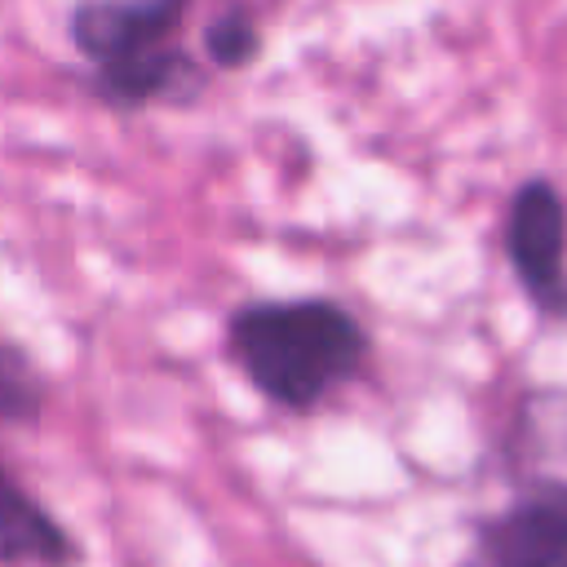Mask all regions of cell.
<instances>
[{"instance_id": "obj_1", "label": "cell", "mask_w": 567, "mask_h": 567, "mask_svg": "<svg viewBox=\"0 0 567 567\" xmlns=\"http://www.w3.org/2000/svg\"><path fill=\"white\" fill-rule=\"evenodd\" d=\"M221 354L284 416H315L372 368V328L341 297H248L221 319Z\"/></svg>"}, {"instance_id": "obj_2", "label": "cell", "mask_w": 567, "mask_h": 567, "mask_svg": "<svg viewBox=\"0 0 567 567\" xmlns=\"http://www.w3.org/2000/svg\"><path fill=\"white\" fill-rule=\"evenodd\" d=\"M195 0H71L66 44L84 89L106 111L190 106L208 89V62L186 44Z\"/></svg>"}, {"instance_id": "obj_3", "label": "cell", "mask_w": 567, "mask_h": 567, "mask_svg": "<svg viewBox=\"0 0 567 567\" xmlns=\"http://www.w3.org/2000/svg\"><path fill=\"white\" fill-rule=\"evenodd\" d=\"M501 257L523 306L567 328V195L549 173H527L501 208Z\"/></svg>"}, {"instance_id": "obj_4", "label": "cell", "mask_w": 567, "mask_h": 567, "mask_svg": "<svg viewBox=\"0 0 567 567\" xmlns=\"http://www.w3.org/2000/svg\"><path fill=\"white\" fill-rule=\"evenodd\" d=\"M452 567H567V478H518L505 505L470 523Z\"/></svg>"}, {"instance_id": "obj_5", "label": "cell", "mask_w": 567, "mask_h": 567, "mask_svg": "<svg viewBox=\"0 0 567 567\" xmlns=\"http://www.w3.org/2000/svg\"><path fill=\"white\" fill-rule=\"evenodd\" d=\"M80 536L0 456V567H80Z\"/></svg>"}, {"instance_id": "obj_6", "label": "cell", "mask_w": 567, "mask_h": 567, "mask_svg": "<svg viewBox=\"0 0 567 567\" xmlns=\"http://www.w3.org/2000/svg\"><path fill=\"white\" fill-rule=\"evenodd\" d=\"M509 483L567 478V385H532L509 412Z\"/></svg>"}, {"instance_id": "obj_7", "label": "cell", "mask_w": 567, "mask_h": 567, "mask_svg": "<svg viewBox=\"0 0 567 567\" xmlns=\"http://www.w3.org/2000/svg\"><path fill=\"white\" fill-rule=\"evenodd\" d=\"M199 58L208 62L213 75H235L248 71L261 53H266V31H261V13L248 0H221L204 27H199Z\"/></svg>"}, {"instance_id": "obj_8", "label": "cell", "mask_w": 567, "mask_h": 567, "mask_svg": "<svg viewBox=\"0 0 567 567\" xmlns=\"http://www.w3.org/2000/svg\"><path fill=\"white\" fill-rule=\"evenodd\" d=\"M53 381L35 354L0 337V430H35L49 412Z\"/></svg>"}]
</instances>
